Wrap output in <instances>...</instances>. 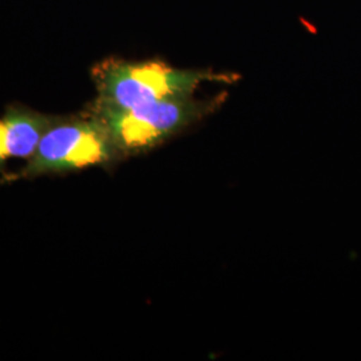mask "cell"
<instances>
[{
	"instance_id": "7a4b0ae2",
	"label": "cell",
	"mask_w": 361,
	"mask_h": 361,
	"mask_svg": "<svg viewBox=\"0 0 361 361\" xmlns=\"http://www.w3.org/2000/svg\"><path fill=\"white\" fill-rule=\"evenodd\" d=\"M121 159L107 130L91 113L56 118L40 138L35 153L27 159L26 165L7 176L6 180L68 174L95 166L107 168Z\"/></svg>"
},
{
	"instance_id": "6da1fadb",
	"label": "cell",
	"mask_w": 361,
	"mask_h": 361,
	"mask_svg": "<svg viewBox=\"0 0 361 361\" xmlns=\"http://www.w3.org/2000/svg\"><path fill=\"white\" fill-rule=\"evenodd\" d=\"M98 90L95 106L133 109L168 99L192 98L207 80L228 77L207 71L180 70L162 62L106 61L94 68Z\"/></svg>"
},
{
	"instance_id": "277c9868",
	"label": "cell",
	"mask_w": 361,
	"mask_h": 361,
	"mask_svg": "<svg viewBox=\"0 0 361 361\" xmlns=\"http://www.w3.org/2000/svg\"><path fill=\"white\" fill-rule=\"evenodd\" d=\"M55 119L26 107H10L0 118V171L11 158L30 159Z\"/></svg>"
},
{
	"instance_id": "3957f363",
	"label": "cell",
	"mask_w": 361,
	"mask_h": 361,
	"mask_svg": "<svg viewBox=\"0 0 361 361\" xmlns=\"http://www.w3.org/2000/svg\"><path fill=\"white\" fill-rule=\"evenodd\" d=\"M216 106L217 99L197 101L192 97L133 109H111L94 104L90 113L102 122L123 159L130 155L147 153L166 142L173 135L213 111Z\"/></svg>"
}]
</instances>
